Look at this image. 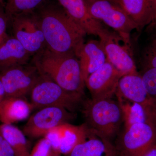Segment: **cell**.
<instances>
[{"label":"cell","instance_id":"cell-1","mask_svg":"<svg viewBox=\"0 0 156 156\" xmlns=\"http://www.w3.org/2000/svg\"><path fill=\"white\" fill-rule=\"evenodd\" d=\"M46 42V48L54 53L78 54L87 34L57 0H48L34 11Z\"/></svg>","mask_w":156,"mask_h":156},{"label":"cell","instance_id":"cell-2","mask_svg":"<svg viewBox=\"0 0 156 156\" xmlns=\"http://www.w3.org/2000/svg\"><path fill=\"white\" fill-rule=\"evenodd\" d=\"M33 61L40 74L48 77L68 92L83 97L86 84L80 60L75 54L54 53L46 48L35 55Z\"/></svg>","mask_w":156,"mask_h":156},{"label":"cell","instance_id":"cell-3","mask_svg":"<svg viewBox=\"0 0 156 156\" xmlns=\"http://www.w3.org/2000/svg\"><path fill=\"white\" fill-rule=\"evenodd\" d=\"M86 124L94 134L112 142L124 123L122 108L119 101L112 98L94 100L84 104Z\"/></svg>","mask_w":156,"mask_h":156},{"label":"cell","instance_id":"cell-4","mask_svg":"<svg viewBox=\"0 0 156 156\" xmlns=\"http://www.w3.org/2000/svg\"><path fill=\"white\" fill-rule=\"evenodd\" d=\"M34 108L57 107L74 112L83 101V97L66 91L46 76L40 74L30 93Z\"/></svg>","mask_w":156,"mask_h":156},{"label":"cell","instance_id":"cell-5","mask_svg":"<svg viewBox=\"0 0 156 156\" xmlns=\"http://www.w3.org/2000/svg\"><path fill=\"white\" fill-rule=\"evenodd\" d=\"M89 13L93 18L113 29L128 46L130 36L138 29L136 23L117 3L109 0H84Z\"/></svg>","mask_w":156,"mask_h":156},{"label":"cell","instance_id":"cell-6","mask_svg":"<svg viewBox=\"0 0 156 156\" xmlns=\"http://www.w3.org/2000/svg\"><path fill=\"white\" fill-rule=\"evenodd\" d=\"M156 144V126L134 124L124 128L114 144L118 156H143Z\"/></svg>","mask_w":156,"mask_h":156},{"label":"cell","instance_id":"cell-7","mask_svg":"<svg viewBox=\"0 0 156 156\" xmlns=\"http://www.w3.org/2000/svg\"><path fill=\"white\" fill-rule=\"evenodd\" d=\"M13 37L31 55L46 48L44 37L34 12L15 15L9 19Z\"/></svg>","mask_w":156,"mask_h":156},{"label":"cell","instance_id":"cell-8","mask_svg":"<svg viewBox=\"0 0 156 156\" xmlns=\"http://www.w3.org/2000/svg\"><path fill=\"white\" fill-rule=\"evenodd\" d=\"M98 37L107 60L123 76L138 73L129 46L122 44V39L117 33L106 29Z\"/></svg>","mask_w":156,"mask_h":156},{"label":"cell","instance_id":"cell-9","mask_svg":"<svg viewBox=\"0 0 156 156\" xmlns=\"http://www.w3.org/2000/svg\"><path fill=\"white\" fill-rule=\"evenodd\" d=\"M40 74L34 66H17L0 72L5 97L21 98L30 94Z\"/></svg>","mask_w":156,"mask_h":156},{"label":"cell","instance_id":"cell-10","mask_svg":"<svg viewBox=\"0 0 156 156\" xmlns=\"http://www.w3.org/2000/svg\"><path fill=\"white\" fill-rule=\"evenodd\" d=\"M75 117L74 113L62 108H43L29 119L23 128V133L31 137H44L50 129L69 123Z\"/></svg>","mask_w":156,"mask_h":156},{"label":"cell","instance_id":"cell-11","mask_svg":"<svg viewBox=\"0 0 156 156\" xmlns=\"http://www.w3.org/2000/svg\"><path fill=\"white\" fill-rule=\"evenodd\" d=\"M123 75L107 60L85 81L94 100L111 98L115 94L119 81Z\"/></svg>","mask_w":156,"mask_h":156},{"label":"cell","instance_id":"cell-12","mask_svg":"<svg viewBox=\"0 0 156 156\" xmlns=\"http://www.w3.org/2000/svg\"><path fill=\"white\" fill-rule=\"evenodd\" d=\"M68 14L80 26L87 34L98 36L105 30L101 22L89 13L84 0H57Z\"/></svg>","mask_w":156,"mask_h":156},{"label":"cell","instance_id":"cell-13","mask_svg":"<svg viewBox=\"0 0 156 156\" xmlns=\"http://www.w3.org/2000/svg\"><path fill=\"white\" fill-rule=\"evenodd\" d=\"M115 94L130 102L156 106L155 102L149 96L141 76L138 73L122 76L119 81Z\"/></svg>","mask_w":156,"mask_h":156},{"label":"cell","instance_id":"cell-14","mask_svg":"<svg viewBox=\"0 0 156 156\" xmlns=\"http://www.w3.org/2000/svg\"><path fill=\"white\" fill-rule=\"evenodd\" d=\"M82 74L85 81L91 74L106 62L105 53L99 41L91 40L84 44L78 54Z\"/></svg>","mask_w":156,"mask_h":156},{"label":"cell","instance_id":"cell-15","mask_svg":"<svg viewBox=\"0 0 156 156\" xmlns=\"http://www.w3.org/2000/svg\"><path fill=\"white\" fill-rule=\"evenodd\" d=\"M117 97L122 110L124 128L136 124H150L156 126V106H145Z\"/></svg>","mask_w":156,"mask_h":156},{"label":"cell","instance_id":"cell-16","mask_svg":"<svg viewBox=\"0 0 156 156\" xmlns=\"http://www.w3.org/2000/svg\"><path fill=\"white\" fill-rule=\"evenodd\" d=\"M33 109L31 103L21 98H4L0 102V121L12 125L27 119Z\"/></svg>","mask_w":156,"mask_h":156},{"label":"cell","instance_id":"cell-17","mask_svg":"<svg viewBox=\"0 0 156 156\" xmlns=\"http://www.w3.org/2000/svg\"><path fill=\"white\" fill-rule=\"evenodd\" d=\"M31 56L18 40L9 36L0 45V72L12 66L27 64Z\"/></svg>","mask_w":156,"mask_h":156},{"label":"cell","instance_id":"cell-18","mask_svg":"<svg viewBox=\"0 0 156 156\" xmlns=\"http://www.w3.org/2000/svg\"><path fill=\"white\" fill-rule=\"evenodd\" d=\"M65 156H118L114 144L92 132Z\"/></svg>","mask_w":156,"mask_h":156},{"label":"cell","instance_id":"cell-19","mask_svg":"<svg viewBox=\"0 0 156 156\" xmlns=\"http://www.w3.org/2000/svg\"><path fill=\"white\" fill-rule=\"evenodd\" d=\"M119 5L136 23L138 30L153 22V0H119Z\"/></svg>","mask_w":156,"mask_h":156},{"label":"cell","instance_id":"cell-20","mask_svg":"<svg viewBox=\"0 0 156 156\" xmlns=\"http://www.w3.org/2000/svg\"><path fill=\"white\" fill-rule=\"evenodd\" d=\"M62 140L60 152L66 155L76 146L88 138L92 132L86 123L80 126H74L69 123L60 125Z\"/></svg>","mask_w":156,"mask_h":156},{"label":"cell","instance_id":"cell-21","mask_svg":"<svg viewBox=\"0 0 156 156\" xmlns=\"http://www.w3.org/2000/svg\"><path fill=\"white\" fill-rule=\"evenodd\" d=\"M0 133L12 148L15 156H30L25 134L13 125L2 124Z\"/></svg>","mask_w":156,"mask_h":156},{"label":"cell","instance_id":"cell-22","mask_svg":"<svg viewBox=\"0 0 156 156\" xmlns=\"http://www.w3.org/2000/svg\"><path fill=\"white\" fill-rule=\"evenodd\" d=\"M48 0H5L4 8L9 19L24 13L34 12Z\"/></svg>","mask_w":156,"mask_h":156},{"label":"cell","instance_id":"cell-23","mask_svg":"<svg viewBox=\"0 0 156 156\" xmlns=\"http://www.w3.org/2000/svg\"><path fill=\"white\" fill-rule=\"evenodd\" d=\"M140 76L149 96L156 103V68L144 69Z\"/></svg>","mask_w":156,"mask_h":156},{"label":"cell","instance_id":"cell-24","mask_svg":"<svg viewBox=\"0 0 156 156\" xmlns=\"http://www.w3.org/2000/svg\"><path fill=\"white\" fill-rule=\"evenodd\" d=\"M144 69L156 68V37L151 39L144 52L142 58Z\"/></svg>","mask_w":156,"mask_h":156},{"label":"cell","instance_id":"cell-25","mask_svg":"<svg viewBox=\"0 0 156 156\" xmlns=\"http://www.w3.org/2000/svg\"><path fill=\"white\" fill-rule=\"evenodd\" d=\"M30 156H54L49 140L45 137L40 140L30 153Z\"/></svg>","mask_w":156,"mask_h":156},{"label":"cell","instance_id":"cell-26","mask_svg":"<svg viewBox=\"0 0 156 156\" xmlns=\"http://www.w3.org/2000/svg\"><path fill=\"white\" fill-rule=\"evenodd\" d=\"M9 23V17L6 14L4 4H0V45L9 37L7 29Z\"/></svg>","mask_w":156,"mask_h":156},{"label":"cell","instance_id":"cell-27","mask_svg":"<svg viewBox=\"0 0 156 156\" xmlns=\"http://www.w3.org/2000/svg\"><path fill=\"white\" fill-rule=\"evenodd\" d=\"M0 156H15L12 148L0 133Z\"/></svg>","mask_w":156,"mask_h":156},{"label":"cell","instance_id":"cell-28","mask_svg":"<svg viewBox=\"0 0 156 156\" xmlns=\"http://www.w3.org/2000/svg\"><path fill=\"white\" fill-rule=\"evenodd\" d=\"M143 156H156V144L152 146Z\"/></svg>","mask_w":156,"mask_h":156},{"label":"cell","instance_id":"cell-29","mask_svg":"<svg viewBox=\"0 0 156 156\" xmlns=\"http://www.w3.org/2000/svg\"><path fill=\"white\" fill-rule=\"evenodd\" d=\"M5 97V88H4L2 79L0 76V98L2 100Z\"/></svg>","mask_w":156,"mask_h":156},{"label":"cell","instance_id":"cell-30","mask_svg":"<svg viewBox=\"0 0 156 156\" xmlns=\"http://www.w3.org/2000/svg\"><path fill=\"white\" fill-rule=\"evenodd\" d=\"M153 2L154 7V20H156V0H153Z\"/></svg>","mask_w":156,"mask_h":156},{"label":"cell","instance_id":"cell-31","mask_svg":"<svg viewBox=\"0 0 156 156\" xmlns=\"http://www.w3.org/2000/svg\"><path fill=\"white\" fill-rule=\"evenodd\" d=\"M109 1H112V2H114L117 3L118 5H119V0H109Z\"/></svg>","mask_w":156,"mask_h":156},{"label":"cell","instance_id":"cell-32","mask_svg":"<svg viewBox=\"0 0 156 156\" xmlns=\"http://www.w3.org/2000/svg\"><path fill=\"white\" fill-rule=\"evenodd\" d=\"M153 23H154V24H155V29L156 30V20H154L153 22H152Z\"/></svg>","mask_w":156,"mask_h":156},{"label":"cell","instance_id":"cell-33","mask_svg":"<svg viewBox=\"0 0 156 156\" xmlns=\"http://www.w3.org/2000/svg\"><path fill=\"white\" fill-rule=\"evenodd\" d=\"M0 4H4V0H0Z\"/></svg>","mask_w":156,"mask_h":156},{"label":"cell","instance_id":"cell-34","mask_svg":"<svg viewBox=\"0 0 156 156\" xmlns=\"http://www.w3.org/2000/svg\"><path fill=\"white\" fill-rule=\"evenodd\" d=\"M1 101H2V100H1V98H0V102H1Z\"/></svg>","mask_w":156,"mask_h":156},{"label":"cell","instance_id":"cell-35","mask_svg":"<svg viewBox=\"0 0 156 156\" xmlns=\"http://www.w3.org/2000/svg\"></svg>","mask_w":156,"mask_h":156}]
</instances>
